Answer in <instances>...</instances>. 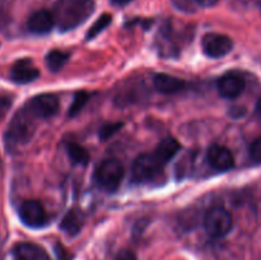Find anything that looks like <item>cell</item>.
Masks as SVG:
<instances>
[{
    "label": "cell",
    "instance_id": "obj_1",
    "mask_svg": "<svg viewBox=\"0 0 261 260\" xmlns=\"http://www.w3.org/2000/svg\"><path fill=\"white\" fill-rule=\"evenodd\" d=\"M94 10V0H58L54 7L55 24L66 32L83 24Z\"/></svg>",
    "mask_w": 261,
    "mask_h": 260
},
{
    "label": "cell",
    "instance_id": "obj_2",
    "mask_svg": "<svg viewBox=\"0 0 261 260\" xmlns=\"http://www.w3.org/2000/svg\"><path fill=\"white\" fill-rule=\"evenodd\" d=\"M35 119L24 106L14 115L5 133V145L8 149H17L32 139L35 134Z\"/></svg>",
    "mask_w": 261,
    "mask_h": 260
},
{
    "label": "cell",
    "instance_id": "obj_3",
    "mask_svg": "<svg viewBox=\"0 0 261 260\" xmlns=\"http://www.w3.org/2000/svg\"><path fill=\"white\" fill-rule=\"evenodd\" d=\"M165 166L161 165L153 153H143L135 158L132 168V181L135 184L152 183L163 172Z\"/></svg>",
    "mask_w": 261,
    "mask_h": 260
},
{
    "label": "cell",
    "instance_id": "obj_4",
    "mask_svg": "<svg viewBox=\"0 0 261 260\" xmlns=\"http://www.w3.org/2000/svg\"><path fill=\"white\" fill-rule=\"evenodd\" d=\"M233 226L232 214L222 206H214L206 212L204 217V228L213 239H222L227 236Z\"/></svg>",
    "mask_w": 261,
    "mask_h": 260
},
{
    "label": "cell",
    "instance_id": "obj_5",
    "mask_svg": "<svg viewBox=\"0 0 261 260\" xmlns=\"http://www.w3.org/2000/svg\"><path fill=\"white\" fill-rule=\"evenodd\" d=\"M94 177L102 189L112 193L121 185V181L124 178V167L119 160L109 158L97 167Z\"/></svg>",
    "mask_w": 261,
    "mask_h": 260
},
{
    "label": "cell",
    "instance_id": "obj_6",
    "mask_svg": "<svg viewBox=\"0 0 261 260\" xmlns=\"http://www.w3.org/2000/svg\"><path fill=\"white\" fill-rule=\"evenodd\" d=\"M24 107L36 119H48L59 111V99L51 93H42L31 98Z\"/></svg>",
    "mask_w": 261,
    "mask_h": 260
},
{
    "label": "cell",
    "instance_id": "obj_7",
    "mask_svg": "<svg viewBox=\"0 0 261 260\" xmlns=\"http://www.w3.org/2000/svg\"><path fill=\"white\" fill-rule=\"evenodd\" d=\"M233 42L231 38L221 33H206L201 40V48L208 58L219 59L231 53Z\"/></svg>",
    "mask_w": 261,
    "mask_h": 260
},
{
    "label": "cell",
    "instance_id": "obj_8",
    "mask_svg": "<svg viewBox=\"0 0 261 260\" xmlns=\"http://www.w3.org/2000/svg\"><path fill=\"white\" fill-rule=\"evenodd\" d=\"M19 218L31 228H41L47 223V214L42 204L37 200H25L19 206Z\"/></svg>",
    "mask_w": 261,
    "mask_h": 260
},
{
    "label": "cell",
    "instance_id": "obj_9",
    "mask_svg": "<svg viewBox=\"0 0 261 260\" xmlns=\"http://www.w3.org/2000/svg\"><path fill=\"white\" fill-rule=\"evenodd\" d=\"M217 86H218V92L222 97L227 99H233L241 96L246 87V82L241 74L236 73V71H229V73L223 74L218 79Z\"/></svg>",
    "mask_w": 261,
    "mask_h": 260
},
{
    "label": "cell",
    "instance_id": "obj_10",
    "mask_svg": "<svg viewBox=\"0 0 261 260\" xmlns=\"http://www.w3.org/2000/svg\"><path fill=\"white\" fill-rule=\"evenodd\" d=\"M209 165L217 171H228L234 166V158L231 150L221 144H213L206 153Z\"/></svg>",
    "mask_w": 261,
    "mask_h": 260
},
{
    "label": "cell",
    "instance_id": "obj_11",
    "mask_svg": "<svg viewBox=\"0 0 261 260\" xmlns=\"http://www.w3.org/2000/svg\"><path fill=\"white\" fill-rule=\"evenodd\" d=\"M10 81L18 84H27L40 76V70L30 59H20L13 64L10 69Z\"/></svg>",
    "mask_w": 261,
    "mask_h": 260
},
{
    "label": "cell",
    "instance_id": "obj_12",
    "mask_svg": "<svg viewBox=\"0 0 261 260\" xmlns=\"http://www.w3.org/2000/svg\"><path fill=\"white\" fill-rule=\"evenodd\" d=\"M28 30L36 35H45L48 33L55 25V18L50 10L40 9L32 13L28 18Z\"/></svg>",
    "mask_w": 261,
    "mask_h": 260
},
{
    "label": "cell",
    "instance_id": "obj_13",
    "mask_svg": "<svg viewBox=\"0 0 261 260\" xmlns=\"http://www.w3.org/2000/svg\"><path fill=\"white\" fill-rule=\"evenodd\" d=\"M15 260H51L46 250L32 242H19L13 249Z\"/></svg>",
    "mask_w": 261,
    "mask_h": 260
},
{
    "label": "cell",
    "instance_id": "obj_14",
    "mask_svg": "<svg viewBox=\"0 0 261 260\" xmlns=\"http://www.w3.org/2000/svg\"><path fill=\"white\" fill-rule=\"evenodd\" d=\"M181 149V144L178 143L177 139L172 137H166L158 143L157 148L153 152V155L157 158L158 162L162 166L167 165L173 157L178 153Z\"/></svg>",
    "mask_w": 261,
    "mask_h": 260
},
{
    "label": "cell",
    "instance_id": "obj_15",
    "mask_svg": "<svg viewBox=\"0 0 261 260\" xmlns=\"http://www.w3.org/2000/svg\"><path fill=\"white\" fill-rule=\"evenodd\" d=\"M153 83H154L157 91L166 94L177 93L185 88V82L182 79H178L176 76L170 75V74H155Z\"/></svg>",
    "mask_w": 261,
    "mask_h": 260
},
{
    "label": "cell",
    "instance_id": "obj_16",
    "mask_svg": "<svg viewBox=\"0 0 261 260\" xmlns=\"http://www.w3.org/2000/svg\"><path fill=\"white\" fill-rule=\"evenodd\" d=\"M84 226V216L81 211L76 209H70L61 219L60 228L61 231L65 232L69 236H75L81 232V229Z\"/></svg>",
    "mask_w": 261,
    "mask_h": 260
},
{
    "label": "cell",
    "instance_id": "obj_17",
    "mask_svg": "<svg viewBox=\"0 0 261 260\" xmlns=\"http://www.w3.org/2000/svg\"><path fill=\"white\" fill-rule=\"evenodd\" d=\"M69 58H70V54L66 53V51L53 50L46 55L45 61L47 68L55 73V71L61 70V68L68 63Z\"/></svg>",
    "mask_w": 261,
    "mask_h": 260
},
{
    "label": "cell",
    "instance_id": "obj_18",
    "mask_svg": "<svg viewBox=\"0 0 261 260\" xmlns=\"http://www.w3.org/2000/svg\"><path fill=\"white\" fill-rule=\"evenodd\" d=\"M65 147H66V153H68V155H69V158L71 160V162L75 163V165H81V166L88 165L89 153L87 152L86 148H83L82 145L76 144V143H68Z\"/></svg>",
    "mask_w": 261,
    "mask_h": 260
},
{
    "label": "cell",
    "instance_id": "obj_19",
    "mask_svg": "<svg viewBox=\"0 0 261 260\" xmlns=\"http://www.w3.org/2000/svg\"><path fill=\"white\" fill-rule=\"evenodd\" d=\"M88 99H89L88 92H86V91L76 92L75 96H74L73 102H71L70 107H69V111H68L69 117H75L76 115L81 114V111L83 110V107L87 105Z\"/></svg>",
    "mask_w": 261,
    "mask_h": 260
},
{
    "label": "cell",
    "instance_id": "obj_20",
    "mask_svg": "<svg viewBox=\"0 0 261 260\" xmlns=\"http://www.w3.org/2000/svg\"><path fill=\"white\" fill-rule=\"evenodd\" d=\"M111 22H112L111 15L102 14L101 17H99L98 19L93 23V24H92V27L89 28V31L87 32V35H86V40H88V41L93 40V38L97 37V36H98L99 33H101L102 31H103L105 28H106Z\"/></svg>",
    "mask_w": 261,
    "mask_h": 260
},
{
    "label": "cell",
    "instance_id": "obj_21",
    "mask_svg": "<svg viewBox=\"0 0 261 260\" xmlns=\"http://www.w3.org/2000/svg\"><path fill=\"white\" fill-rule=\"evenodd\" d=\"M122 126H124L122 122H107V124H105L103 126L99 127V132H98L99 138H101L102 140L109 139V138L114 137V135L116 134Z\"/></svg>",
    "mask_w": 261,
    "mask_h": 260
},
{
    "label": "cell",
    "instance_id": "obj_22",
    "mask_svg": "<svg viewBox=\"0 0 261 260\" xmlns=\"http://www.w3.org/2000/svg\"><path fill=\"white\" fill-rule=\"evenodd\" d=\"M12 97L8 94H0V121L5 117V115L9 111L10 106H12Z\"/></svg>",
    "mask_w": 261,
    "mask_h": 260
},
{
    "label": "cell",
    "instance_id": "obj_23",
    "mask_svg": "<svg viewBox=\"0 0 261 260\" xmlns=\"http://www.w3.org/2000/svg\"><path fill=\"white\" fill-rule=\"evenodd\" d=\"M250 155L255 162L261 163V137L255 139L250 147Z\"/></svg>",
    "mask_w": 261,
    "mask_h": 260
},
{
    "label": "cell",
    "instance_id": "obj_24",
    "mask_svg": "<svg viewBox=\"0 0 261 260\" xmlns=\"http://www.w3.org/2000/svg\"><path fill=\"white\" fill-rule=\"evenodd\" d=\"M173 5L182 12H194L195 3L194 0H173Z\"/></svg>",
    "mask_w": 261,
    "mask_h": 260
},
{
    "label": "cell",
    "instance_id": "obj_25",
    "mask_svg": "<svg viewBox=\"0 0 261 260\" xmlns=\"http://www.w3.org/2000/svg\"><path fill=\"white\" fill-rule=\"evenodd\" d=\"M55 251H56V255H58L59 260H71V255L69 254L68 250H66L61 244L55 245Z\"/></svg>",
    "mask_w": 261,
    "mask_h": 260
},
{
    "label": "cell",
    "instance_id": "obj_26",
    "mask_svg": "<svg viewBox=\"0 0 261 260\" xmlns=\"http://www.w3.org/2000/svg\"><path fill=\"white\" fill-rule=\"evenodd\" d=\"M115 260H137V256H135L134 252L132 250H121V251L117 254L116 259Z\"/></svg>",
    "mask_w": 261,
    "mask_h": 260
},
{
    "label": "cell",
    "instance_id": "obj_27",
    "mask_svg": "<svg viewBox=\"0 0 261 260\" xmlns=\"http://www.w3.org/2000/svg\"><path fill=\"white\" fill-rule=\"evenodd\" d=\"M219 0H194L195 5L201 8H212L218 3Z\"/></svg>",
    "mask_w": 261,
    "mask_h": 260
},
{
    "label": "cell",
    "instance_id": "obj_28",
    "mask_svg": "<svg viewBox=\"0 0 261 260\" xmlns=\"http://www.w3.org/2000/svg\"><path fill=\"white\" fill-rule=\"evenodd\" d=\"M111 2H112V4L119 5V7H122V5L129 4V3L133 2V0H111Z\"/></svg>",
    "mask_w": 261,
    "mask_h": 260
},
{
    "label": "cell",
    "instance_id": "obj_29",
    "mask_svg": "<svg viewBox=\"0 0 261 260\" xmlns=\"http://www.w3.org/2000/svg\"><path fill=\"white\" fill-rule=\"evenodd\" d=\"M256 110H257V112H259V114L261 115V97H260V99H259V101H257V105H256Z\"/></svg>",
    "mask_w": 261,
    "mask_h": 260
}]
</instances>
